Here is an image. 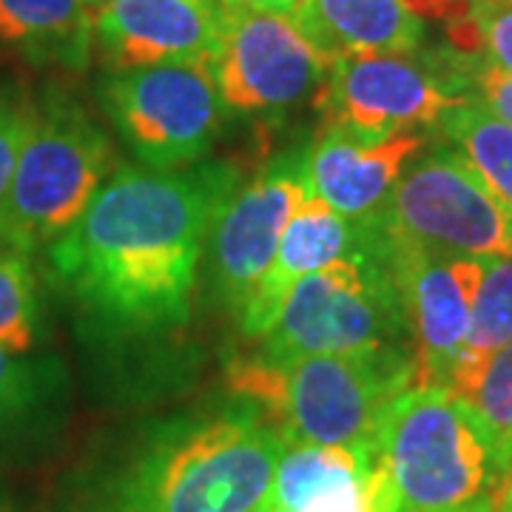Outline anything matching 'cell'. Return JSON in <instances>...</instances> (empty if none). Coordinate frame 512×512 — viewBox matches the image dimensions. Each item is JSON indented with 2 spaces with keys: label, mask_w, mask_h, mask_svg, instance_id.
<instances>
[{
  "label": "cell",
  "mask_w": 512,
  "mask_h": 512,
  "mask_svg": "<svg viewBox=\"0 0 512 512\" xmlns=\"http://www.w3.org/2000/svg\"><path fill=\"white\" fill-rule=\"evenodd\" d=\"M239 171L228 163L154 171L120 165L46 256L74 299L120 330L188 319L205 245Z\"/></svg>",
  "instance_id": "cell-1"
},
{
  "label": "cell",
  "mask_w": 512,
  "mask_h": 512,
  "mask_svg": "<svg viewBox=\"0 0 512 512\" xmlns=\"http://www.w3.org/2000/svg\"><path fill=\"white\" fill-rule=\"evenodd\" d=\"M279 453L251 404L163 421L92 473L72 512H251L268 501Z\"/></svg>",
  "instance_id": "cell-2"
},
{
  "label": "cell",
  "mask_w": 512,
  "mask_h": 512,
  "mask_svg": "<svg viewBox=\"0 0 512 512\" xmlns=\"http://www.w3.org/2000/svg\"><path fill=\"white\" fill-rule=\"evenodd\" d=\"M225 382L282 444L325 447H373L384 410L419 384L407 345L285 359L256 353L234 359Z\"/></svg>",
  "instance_id": "cell-3"
},
{
  "label": "cell",
  "mask_w": 512,
  "mask_h": 512,
  "mask_svg": "<svg viewBox=\"0 0 512 512\" xmlns=\"http://www.w3.org/2000/svg\"><path fill=\"white\" fill-rule=\"evenodd\" d=\"M370 450L382 512H481L501 481L476 416L436 384L393 399Z\"/></svg>",
  "instance_id": "cell-4"
},
{
  "label": "cell",
  "mask_w": 512,
  "mask_h": 512,
  "mask_svg": "<svg viewBox=\"0 0 512 512\" xmlns=\"http://www.w3.org/2000/svg\"><path fill=\"white\" fill-rule=\"evenodd\" d=\"M114 168V148L89 109L49 86L35 97L32 126L0 205V242L26 254L60 239Z\"/></svg>",
  "instance_id": "cell-5"
},
{
  "label": "cell",
  "mask_w": 512,
  "mask_h": 512,
  "mask_svg": "<svg viewBox=\"0 0 512 512\" xmlns=\"http://www.w3.org/2000/svg\"><path fill=\"white\" fill-rule=\"evenodd\" d=\"M362 225L382 251L512 256V214L450 146L419 151Z\"/></svg>",
  "instance_id": "cell-6"
},
{
  "label": "cell",
  "mask_w": 512,
  "mask_h": 512,
  "mask_svg": "<svg viewBox=\"0 0 512 512\" xmlns=\"http://www.w3.org/2000/svg\"><path fill=\"white\" fill-rule=\"evenodd\" d=\"M473 57L450 46L342 57L330 63L316 109L325 114V126L367 140L439 126L447 111L473 100Z\"/></svg>",
  "instance_id": "cell-7"
},
{
  "label": "cell",
  "mask_w": 512,
  "mask_h": 512,
  "mask_svg": "<svg viewBox=\"0 0 512 512\" xmlns=\"http://www.w3.org/2000/svg\"><path fill=\"white\" fill-rule=\"evenodd\" d=\"M410 339L399 285L379 251L362 245L305 276L265 336V356H322L404 345Z\"/></svg>",
  "instance_id": "cell-8"
},
{
  "label": "cell",
  "mask_w": 512,
  "mask_h": 512,
  "mask_svg": "<svg viewBox=\"0 0 512 512\" xmlns=\"http://www.w3.org/2000/svg\"><path fill=\"white\" fill-rule=\"evenodd\" d=\"M97 94L128 151L154 171L200 163L228 111L208 60L109 69Z\"/></svg>",
  "instance_id": "cell-9"
},
{
  "label": "cell",
  "mask_w": 512,
  "mask_h": 512,
  "mask_svg": "<svg viewBox=\"0 0 512 512\" xmlns=\"http://www.w3.org/2000/svg\"><path fill=\"white\" fill-rule=\"evenodd\" d=\"M208 66L228 111L282 114L316 97L330 60L305 40L291 15L222 3Z\"/></svg>",
  "instance_id": "cell-10"
},
{
  "label": "cell",
  "mask_w": 512,
  "mask_h": 512,
  "mask_svg": "<svg viewBox=\"0 0 512 512\" xmlns=\"http://www.w3.org/2000/svg\"><path fill=\"white\" fill-rule=\"evenodd\" d=\"M308 151L293 148L265 165L220 208L211 228V274L222 302L242 313L265 276L293 211L311 197Z\"/></svg>",
  "instance_id": "cell-11"
},
{
  "label": "cell",
  "mask_w": 512,
  "mask_h": 512,
  "mask_svg": "<svg viewBox=\"0 0 512 512\" xmlns=\"http://www.w3.org/2000/svg\"><path fill=\"white\" fill-rule=\"evenodd\" d=\"M370 248L387 259L402 293L410 348L416 356V382L444 387L467 339L484 259Z\"/></svg>",
  "instance_id": "cell-12"
},
{
  "label": "cell",
  "mask_w": 512,
  "mask_h": 512,
  "mask_svg": "<svg viewBox=\"0 0 512 512\" xmlns=\"http://www.w3.org/2000/svg\"><path fill=\"white\" fill-rule=\"evenodd\" d=\"M220 20L217 0H114L94 12V46L106 69L208 60Z\"/></svg>",
  "instance_id": "cell-13"
},
{
  "label": "cell",
  "mask_w": 512,
  "mask_h": 512,
  "mask_svg": "<svg viewBox=\"0 0 512 512\" xmlns=\"http://www.w3.org/2000/svg\"><path fill=\"white\" fill-rule=\"evenodd\" d=\"M421 148V131H402L387 140H367L345 128L325 126L308 151L311 194L350 220L365 222L370 214H376L404 165Z\"/></svg>",
  "instance_id": "cell-14"
},
{
  "label": "cell",
  "mask_w": 512,
  "mask_h": 512,
  "mask_svg": "<svg viewBox=\"0 0 512 512\" xmlns=\"http://www.w3.org/2000/svg\"><path fill=\"white\" fill-rule=\"evenodd\" d=\"M365 245V225L339 214L319 197H308L285 228L276 254L265 276L259 279L254 296L239 313V328L251 339H265L285 308L291 291L313 271L330 262L353 256Z\"/></svg>",
  "instance_id": "cell-15"
},
{
  "label": "cell",
  "mask_w": 512,
  "mask_h": 512,
  "mask_svg": "<svg viewBox=\"0 0 512 512\" xmlns=\"http://www.w3.org/2000/svg\"><path fill=\"white\" fill-rule=\"evenodd\" d=\"M265 504L271 512H382L373 450L282 444Z\"/></svg>",
  "instance_id": "cell-16"
},
{
  "label": "cell",
  "mask_w": 512,
  "mask_h": 512,
  "mask_svg": "<svg viewBox=\"0 0 512 512\" xmlns=\"http://www.w3.org/2000/svg\"><path fill=\"white\" fill-rule=\"evenodd\" d=\"M293 23L325 60L413 52L424 23L402 0H299Z\"/></svg>",
  "instance_id": "cell-17"
},
{
  "label": "cell",
  "mask_w": 512,
  "mask_h": 512,
  "mask_svg": "<svg viewBox=\"0 0 512 512\" xmlns=\"http://www.w3.org/2000/svg\"><path fill=\"white\" fill-rule=\"evenodd\" d=\"M0 43L37 69L83 72L94 49L86 0H0Z\"/></svg>",
  "instance_id": "cell-18"
},
{
  "label": "cell",
  "mask_w": 512,
  "mask_h": 512,
  "mask_svg": "<svg viewBox=\"0 0 512 512\" xmlns=\"http://www.w3.org/2000/svg\"><path fill=\"white\" fill-rule=\"evenodd\" d=\"M439 128L470 163L484 188L512 214V126L478 100H467L441 117Z\"/></svg>",
  "instance_id": "cell-19"
},
{
  "label": "cell",
  "mask_w": 512,
  "mask_h": 512,
  "mask_svg": "<svg viewBox=\"0 0 512 512\" xmlns=\"http://www.w3.org/2000/svg\"><path fill=\"white\" fill-rule=\"evenodd\" d=\"M467 404L493 447L498 473L512 464V342L444 387Z\"/></svg>",
  "instance_id": "cell-20"
},
{
  "label": "cell",
  "mask_w": 512,
  "mask_h": 512,
  "mask_svg": "<svg viewBox=\"0 0 512 512\" xmlns=\"http://www.w3.org/2000/svg\"><path fill=\"white\" fill-rule=\"evenodd\" d=\"M46 339V305L32 254L0 242V348L35 353Z\"/></svg>",
  "instance_id": "cell-21"
},
{
  "label": "cell",
  "mask_w": 512,
  "mask_h": 512,
  "mask_svg": "<svg viewBox=\"0 0 512 512\" xmlns=\"http://www.w3.org/2000/svg\"><path fill=\"white\" fill-rule=\"evenodd\" d=\"M512 342V256H493L484 259V276L478 285L467 339L458 356L456 367L450 370L447 384L458 373H467L484 359H490L495 350ZM444 384V387H447Z\"/></svg>",
  "instance_id": "cell-22"
},
{
  "label": "cell",
  "mask_w": 512,
  "mask_h": 512,
  "mask_svg": "<svg viewBox=\"0 0 512 512\" xmlns=\"http://www.w3.org/2000/svg\"><path fill=\"white\" fill-rule=\"evenodd\" d=\"M60 370L49 359L15 356L0 348V439L32 430L55 404Z\"/></svg>",
  "instance_id": "cell-23"
},
{
  "label": "cell",
  "mask_w": 512,
  "mask_h": 512,
  "mask_svg": "<svg viewBox=\"0 0 512 512\" xmlns=\"http://www.w3.org/2000/svg\"><path fill=\"white\" fill-rule=\"evenodd\" d=\"M447 46L512 74V0H473L464 15L447 20Z\"/></svg>",
  "instance_id": "cell-24"
},
{
  "label": "cell",
  "mask_w": 512,
  "mask_h": 512,
  "mask_svg": "<svg viewBox=\"0 0 512 512\" xmlns=\"http://www.w3.org/2000/svg\"><path fill=\"white\" fill-rule=\"evenodd\" d=\"M35 97L15 83H0V205L9 191L18 154L32 126Z\"/></svg>",
  "instance_id": "cell-25"
},
{
  "label": "cell",
  "mask_w": 512,
  "mask_h": 512,
  "mask_svg": "<svg viewBox=\"0 0 512 512\" xmlns=\"http://www.w3.org/2000/svg\"><path fill=\"white\" fill-rule=\"evenodd\" d=\"M470 86L473 100H478L487 111H493L498 120L512 126V74L487 63L476 55L470 63Z\"/></svg>",
  "instance_id": "cell-26"
},
{
  "label": "cell",
  "mask_w": 512,
  "mask_h": 512,
  "mask_svg": "<svg viewBox=\"0 0 512 512\" xmlns=\"http://www.w3.org/2000/svg\"><path fill=\"white\" fill-rule=\"evenodd\" d=\"M490 512H512V464L490 495Z\"/></svg>",
  "instance_id": "cell-27"
},
{
  "label": "cell",
  "mask_w": 512,
  "mask_h": 512,
  "mask_svg": "<svg viewBox=\"0 0 512 512\" xmlns=\"http://www.w3.org/2000/svg\"><path fill=\"white\" fill-rule=\"evenodd\" d=\"M228 6H251V9H271V12H282V15H293L299 0H222Z\"/></svg>",
  "instance_id": "cell-28"
},
{
  "label": "cell",
  "mask_w": 512,
  "mask_h": 512,
  "mask_svg": "<svg viewBox=\"0 0 512 512\" xmlns=\"http://www.w3.org/2000/svg\"><path fill=\"white\" fill-rule=\"evenodd\" d=\"M86 3H89V9H92V12H100V9H106V6H111L114 0H86Z\"/></svg>",
  "instance_id": "cell-29"
},
{
  "label": "cell",
  "mask_w": 512,
  "mask_h": 512,
  "mask_svg": "<svg viewBox=\"0 0 512 512\" xmlns=\"http://www.w3.org/2000/svg\"><path fill=\"white\" fill-rule=\"evenodd\" d=\"M0 512H15V507H12L3 495H0Z\"/></svg>",
  "instance_id": "cell-30"
},
{
  "label": "cell",
  "mask_w": 512,
  "mask_h": 512,
  "mask_svg": "<svg viewBox=\"0 0 512 512\" xmlns=\"http://www.w3.org/2000/svg\"><path fill=\"white\" fill-rule=\"evenodd\" d=\"M251 512H271V510H268V504H262V507H256V510H251Z\"/></svg>",
  "instance_id": "cell-31"
},
{
  "label": "cell",
  "mask_w": 512,
  "mask_h": 512,
  "mask_svg": "<svg viewBox=\"0 0 512 512\" xmlns=\"http://www.w3.org/2000/svg\"><path fill=\"white\" fill-rule=\"evenodd\" d=\"M481 512H490V504H487V507H484V510H481Z\"/></svg>",
  "instance_id": "cell-32"
}]
</instances>
